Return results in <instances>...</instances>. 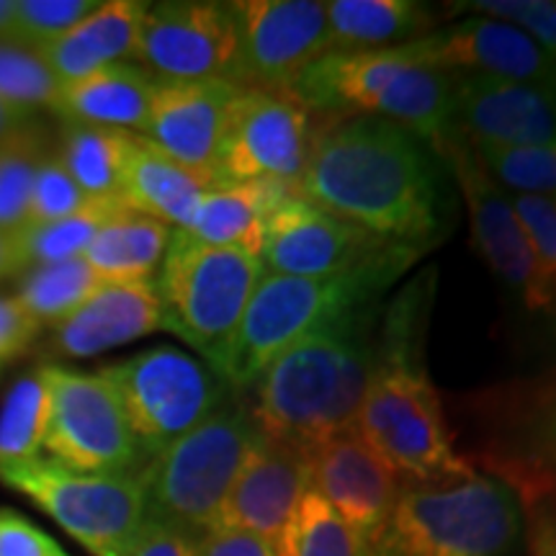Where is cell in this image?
Segmentation results:
<instances>
[{
    "mask_svg": "<svg viewBox=\"0 0 556 556\" xmlns=\"http://www.w3.org/2000/svg\"><path fill=\"white\" fill-rule=\"evenodd\" d=\"M296 191L381 240L430 245L441 222L433 160L420 139L379 116H345L317 129Z\"/></svg>",
    "mask_w": 556,
    "mask_h": 556,
    "instance_id": "obj_1",
    "label": "cell"
},
{
    "mask_svg": "<svg viewBox=\"0 0 556 556\" xmlns=\"http://www.w3.org/2000/svg\"><path fill=\"white\" fill-rule=\"evenodd\" d=\"M433 270L420 276L389 307H381L377 366L368 381L356 433L397 475L438 484L477 475L454 446L443 402L426 366V328Z\"/></svg>",
    "mask_w": 556,
    "mask_h": 556,
    "instance_id": "obj_2",
    "label": "cell"
},
{
    "mask_svg": "<svg viewBox=\"0 0 556 556\" xmlns=\"http://www.w3.org/2000/svg\"><path fill=\"white\" fill-rule=\"evenodd\" d=\"M379 317L377 304L325 325L261 374L250 413L263 438L309 454L356 428L377 366Z\"/></svg>",
    "mask_w": 556,
    "mask_h": 556,
    "instance_id": "obj_3",
    "label": "cell"
},
{
    "mask_svg": "<svg viewBox=\"0 0 556 556\" xmlns=\"http://www.w3.org/2000/svg\"><path fill=\"white\" fill-rule=\"evenodd\" d=\"M426 250L428 245L392 242L374 258L323 278L266 274L229 351L225 381L232 389H253L261 374L309 332L353 312L377 307L379 299Z\"/></svg>",
    "mask_w": 556,
    "mask_h": 556,
    "instance_id": "obj_4",
    "label": "cell"
},
{
    "mask_svg": "<svg viewBox=\"0 0 556 556\" xmlns=\"http://www.w3.org/2000/svg\"><path fill=\"white\" fill-rule=\"evenodd\" d=\"M518 492L503 479L402 486L374 556H507L520 536Z\"/></svg>",
    "mask_w": 556,
    "mask_h": 556,
    "instance_id": "obj_5",
    "label": "cell"
},
{
    "mask_svg": "<svg viewBox=\"0 0 556 556\" xmlns=\"http://www.w3.org/2000/svg\"><path fill=\"white\" fill-rule=\"evenodd\" d=\"M263 276L266 268L258 255L201 245L173 229L168 253L155 276L163 328L186 340L225 379L229 351Z\"/></svg>",
    "mask_w": 556,
    "mask_h": 556,
    "instance_id": "obj_6",
    "label": "cell"
},
{
    "mask_svg": "<svg viewBox=\"0 0 556 556\" xmlns=\"http://www.w3.org/2000/svg\"><path fill=\"white\" fill-rule=\"evenodd\" d=\"M261 438L248 402L227 400L139 469L148 518L206 536Z\"/></svg>",
    "mask_w": 556,
    "mask_h": 556,
    "instance_id": "obj_7",
    "label": "cell"
},
{
    "mask_svg": "<svg viewBox=\"0 0 556 556\" xmlns=\"http://www.w3.org/2000/svg\"><path fill=\"white\" fill-rule=\"evenodd\" d=\"M99 374L114 387L148 462L217 413L232 392L212 366L176 345H155Z\"/></svg>",
    "mask_w": 556,
    "mask_h": 556,
    "instance_id": "obj_8",
    "label": "cell"
},
{
    "mask_svg": "<svg viewBox=\"0 0 556 556\" xmlns=\"http://www.w3.org/2000/svg\"><path fill=\"white\" fill-rule=\"evenodd\" d=\"M0 484L31 500L90 556H122L148 520L139 471L86 475L37 456L0 469Z\"/></svg>",
    "mask_w": 556,
    "mask_h": 556,
    "instance_id": "obj_9",
    "label": "cell"
},
{
    "mask_svg": "<svg viewBox=\"0 0 556 556\" xmlns=\"http://www.w3.org/2000/svg\"><path fill=\"white\" fill-rule=\"evenodd\" d=\"M50 389L47 458L86 475H131L148 464L114 387L99 371L41 364Z\"/></svg>",
    "mask_w": 556,
    "mask_h": 556,
    "instance_id": "obj_10",
    "label": "cell"
},
{
    "mask_svg": "<svg viewBox=\"0 0 556 556\" xmlns=\"http://www.w3.org/2000/svg\"><path fill=\"white\" fill-rule=\"evenodd\" d=\"M135 60L160 80H232L245 86L232 3H148Z\"/></svg>",
    "mask_w": 556,
    "mask_h": 556,
    "instance_id": "obj_11",
    "label": "cell"
},
{
    "mask_svg": "<svg viewBox=\"0 0 556 556\" xmlns=\"http://www.w3.org/2000/svg\"><path fill=\"white\" fill-rule=\"evenodd\" d=\"M312 144L309 111L291 93L242 88L229 109L217 173L225 184L296 186Z\"/></svg>",
    "mask_w": 556,
    "mask_h": 556,
    "instance_id": "obj_12",
    "label": "cell"
},
{
    "mask_svg": "<svg viewBox=\"0 0 556 556\" xmlns=\"http://www.w3.org/2000/svg\"><path fill=\"white\" fill-rule=\"evenodd\" d=\"M486 415V462L497 479L528 495H556V374L495 389Z\"/></svg>",
    "mask_w": 556,
    "mask_h": 556,
    "instance_id": "obj_13",
    "label": "cell"
},
{
    "mask_svg": "<svg viewBox=\"0 0 556 556\" xmlns=\"http://www.w3.org/2000/svg\"><path fill=\"white\" fill-rule=\"evenodd\" d=\"M232 11L245 88L289 93L299 75L330 52L328 11L319 0H240Z\"/></svg>",
    "mask_w": 556,
    "mask_h": 556,
    "instance_id": "obj_14",
    "label": "cell"
},
{
    "mask_svg": "<svg viewBox=\"0 0 556 556\" xmlns=\"http://www.w3.org/2000/svg\"><path fill=\"white\" fill-rule=\"evenodd\" d=\"M438 155L446 157L454 170L479 258L486 263L497 281L520 294L528 309H539L531 248L516 217L510 193L484 170L469 139L458 129L443 142Z\"/></svg>",
    "mask_w": 556,
    "mask_h": 556,
    "instance_id": "obj_15",
    "label": "cell"
},
{
    "mask_svg": "<svg viewBox=\"0 0 556 556\" xmlns=\"http://www.w3.org/2000/svg\"><path fill=\"white\" fill-rule=\"evenodd\" d=\"M402 50L415 65L451 75H484L556 90V58L497 18L467 16L448 29L407 41Z\"/></svg>",
    "mask_w": 556,
    "mask_h": 556,
    "instance_id": "obj_16",
    "label": "cell"
},
{
    "mask_svg": "<svg viewBox=\"0 0 556 556\" xmlns=\"http://www.w3.org/2000/svg\"><path fill=\"white\" fill-rule=\"evenodd\" d=\"M309 486L377 552L400 500V475L356 433L345 430L309 451Z\"/></svg>",
    "mask_w": 556,
    "mask_h": 556,
    "instance_id": "obj_17",
    "label": "cell"
},
{
    "mask_svg": "<svg viewBox=\"0 0 556 556\" xmlns=\"http://www.w3.org/2000/svg\"><path fill=\"white\" fill-rule=\"evenodd\" d=\"M392 240L332 217L294 193L270 212L261 263L266 274L323 278L374 258Z\"/></svg>",
    "mask_w": 556,
    "mask_h": 556,
    "instance_id": "obj_18",
    "label": "cell"
},
{
    "mask_svg": "<svg viewBox=\"0 0 556 556\" xmlns=\"http://www.w3.org/2000/svg\"><path fill=\"white\" fill-rule=\"evenodd\" d=\"M242 88L245 86L232 80L157 78L142 137L186 168L219 178L217 157L222 137H225L229 109Z\"/></svg>",
    "mask_w": 556,
    "mask_h": 556,
    "instance_id": "obj_19",
    "label": "cell"
},
{
    "mask_svg": "<svg viewBox=\"0 0 556 556\" xmlns=\"http://www.w3.org/2000/svg\"><path fill=\"white\" fill-rule=\"evenodd\" d=\"M307 490L309 456L270 438H261L240 477L235 479L214 528L253 533L278 552L289 520Z\"/></svg>",
    "mask_w": 556,
    "mask_h": 556,
    "instance_id": "obj_20",
    "label": "cell"
},
{
    "mask_svg": "<svg viewBox=\"0 0 556 556\" xmlns=\"http://www.w3.org/2000/svg\"><path fill=\"white\" fill-rule=\"evenodd\" d=\"M456 129L469 142L556 144V90L484 75H454Z\"/></svg>",
    "mask_w": 556,
    "mask_h": 556,
    "instance_id": "obj_21",
    "label": "cell"
},
{
    "mask_svg": "<svg viewBox=\"0 0 556 556\" xmlns=\"http://www.w3.org/2000/svg\"><path fill=\"white\" fill-rule=\"evenodd\" d=\"M157 330L165 328L155 278L99 283V289L52 330L47 351L54 358H93Z\"/></svg>",
    "mask_w": 556,
    "mask_h": 556,
    "instance_id": "obj_22",
    "label": "cell"
},
{
    "mask_svg": "<svg viewBox=\"0 0 556 556\" xmlns=\"http://www.w3.org/2000/svg\"><path fill=\"white\" fill-rule=\"evenodd\" d=\"M407 65L402 47L328 52L299 75L289 93L307 111L325 116H368L387 83Z\"/></svg>",
    "mask_w": 556,
    "mask_h": 556,
    "instance_id": "obj_23",
    "label": "cell"
},
{
    "mask_svg": "<svg viewBox=\"0 0 556 556\" xmlns=\"http://www.w3.org/2000/svg\"><path fill=\"white\" fill-rule=\"evenodd\" d=\"M217 186H222L217 176L186 168L142 135L129 131L122 170L124 206L165 222L173 229H184L197 214L204 193Z\"/></svg>",
    "mask_w": 556,
    "mask_h": 556,
    "instance_id": "obj_24",
    "label": "cell"
},
{
    "mask_svg": "<svg viewBox=\"0 0 556 556\" xmlns=\"http://www.w3.org/2000/svg\"><path fill=\"white\" fill-rule=\"evenodd\" d=\"M144 11L148 3L142 0H106L67 34L39 47L37 54L60 83L80 80L114 62L135 60Z\"/></svg>",
    "mask_w": 556,
    "mask_h": 556,
    "instance_id": "obj_25",
    "label": "cell"
},
{
    "mask_svg": "<svg viewBox=\"0 0 556 556\" xmlns=\"http://www.w3.org/2000/svg\"><path fill=\"white\" fill-rule=\"evenodd\" d=\"M155 86V75L137 62H114L80 80L62 83L54 114L62 122L142 135Z\"/></svg>",
    "mask_w": 556,
    "mask_h": 556,
    "instance_id": "obj_26",
    "label": "cell"
},
{
    "mask_svg": "<svg viewBox=\"0 0 556 556\" xmlns=\"http://www.w3.org/2000/svg\"><path fill=\"white\" fill-rule=\"evenodd\" d=\"M294 193H299L296 186L276 180L222 184L204 193L189 227L180 232L201 245L245 250L261 258L270 212Z\"/></svg>",
    "mask_w": 556,
    "mask_h": 556,
    "instance_id": "obj_27",
    "label": "cell"
},
{
    "mask_svg": "<svg viewBox=\"0 0 556 556\" xmlns=\"http://www.w3.org/2000/svg\"><path fill=\"white\" fill-rule=\"evenodd\" d=\"M368 116H379V119L397 124L438 152L456 131L454 75L435 67L415 65L409 60V65L402 67L387 83Z\"/></svg>",
    "mask_w": 556,
    "mask_h": 556,
    "instance_id": "obj_28",
    "label": "cell"
},
{
    "mask_svg": "<svg viewBox=\"0 0 556 556\" xmlns=\"http://www.w3.org/2000/svg\"><path fill=\"white\" fill-rule=\"evenodd\" d=\"M170 238V225L119 206L103 222L83 258L101 283L150 281L163 266Z\"/></svg>",
    "mask_w": 556,
    "mask_h": 556,
    "instance_id": "obj_29",
    "label": "cell"
},
{
    "mask_svg": "<svg viewBox=\"0 0 556 556\" xmlns=\"http://www.w3.org/2000/svg\"><path fill=\"white\" fill-rule=\"evenodd\" d=\"M330 52L402 47L430 34L433 16L415 0H336L325 3Z\"/></svg>",
    "mask_w": 556,
    "mask_h": 556,
    "instance_id": "obj_30",
    "label": "cell"
},
{
    "mask_svg": "<svg viewBox=\"0 0 556 556\" xmlns=\"http://www.w3.org/2000/svg\"><path fill=\"white\" fill-rule=\"evenodd\" d=\"M129 131L65 122L60 129V148L54 150L78 189L90 201H119L122 170Z\"/></svg>",
    "mask_w": 556,
    "mask_h": 556,
    "instance_id": "obj_31",
    "label": "cell"
},
{
    "mask_svg": "<svg viewBox=\"0 0 556 556\" xmlns=\"http://www.w3.org/2000/svg\"><path fill=\"white\" fill-rule=\"evenodd\" d=\"M119 206H124L119 201H88L86 206L65 219L21 227L18 232H13L18 276L37 266L83 258L103 222Z\"/></svg>",
    "mask_w": 556,
    "mask_h": 556,
    "instance_id": "obj_32",
    "label": "cell"
},
{
    "mask_svg": "<svg viewBox=\"0 0 556 556\" xmlns=\"http://www.w3.org/2000/svg\"><path fill=\"white\" fill-rule=\"evenodd\" d=\"M99 276L90 270L86 258H75L21 274L13 299L41 330H54L99 289Z\"/></svg>",
    "mask_w": 556,
    "mask_h": 556,
    "instance_id": "obj_33",
    "label": "cell"
},
{
    "mask_svg": "<svg viewBox=\"0 0 556 556\" xmlns=\"http://www.w3.org/2000/svg\"><path fill=\"white\" fill-rule=\"evenodd\" d=\"M47 417H50V389L39 366L11 387L0 407V469L41 456Z\"/></svg>",
    "mask_w": 556,
    "mask_h": 556,
    "instance_id": "obj_34",
    "label": "cell"
},
{
    "mask_svg": "<svg viewBox=\"0 0 556 556\" xmlns=\"http://www.w3.org/2000/svg\"><path fill=\"white\" fill-rule=\"evenodd\" d=\"M50 152V137L39 122L0 142V232L13 235L26 225L34 178Z\"/></svg>",
    "mask_w": 556,
    "mask_h": 556,
    "instance_id": "obj_35",
    "label": "cell"
},
{
    "mask_svg": "<svg viewBox=\"0 0 556 556\" xmlns=\"http://www.w3.org/2000/svg\"><path fill=\"white\" fill-rule=\"evenodd\" d=\"M278 556H371L364 541L315 490L304 492L283 533Z\"/></svg>",
    "mask_w": 556,
    "mask_h": 556,
    "instance_id": "obj_36",
    "label": "cell"
},
{
    "mask_svg": "<svg viewBox=\"0 0 556 556\" xmlns=\"http://www.w3.org/2000/svg\"><path fill=\"white\" fill-rule=\"evenodd\" d=\"M469 144L507 193L556 201V144Z\"/></svg>",
    "mask_w": 556,
    "mask_h": 556,
    "instance_id": "obj_37",
    "label": "cell"
},
{
    "mask_svg": "<svg viewBox=\"0 0 556 556\" xmlns=\"http://www.w3.org/2000/svg\"><path fill=\"white\" fill-rule=\"evenodd\" d=\"M62 83L47 67L37 50L21 47L16 41H0V101L31 111L50 109L54 114Z\"/></svg>",
    "mask_w": 556,
    "mask_h": 556,
    "instance_id": "obj_38",
    "label": "cell"
},
{
    "mask_svg": "<svg viewBox=\"0 0 556 556\" xmlns=\"http://www.w3.org/2000/svg\"><path fill=\"white\" fill-rule=\"evenodd\" d=\"M510 201L531 248L539 309H552L556 304V201L520 193H510Z\"/></svg>",
    "mask_w": 556,
    "mask_h": 556,
    "instance_id": "obj_39",
    "label": "cell"
},
{
    "mask_svg": "<svg viewBox=\"0 0 556 556\" xmlns=\"http://www.w3.org/2000/svg\"><path fill=\"white\" fill-rule=\"evenodd\" d=\"M96 9L99 0H16L11 41L39 50L67 34Z\"/></svg>",
    "mask_w": 556,
    "mask_h": 556,
    "instance_id": "obj_40",
    "label": "cell"
},
{
    "mask_svg": "<svg viewBox=\"0 0 556 556\" xmlns=\"http://www.w3.org/2000/svg\"><path fill=\"white\" fill-rule=\"evenodd\" d=\"M448 9L467 16L505 21L556 58V0H469L451 3Z\"/></svg>",
    "mask_w": 556,
    "mask_h": 556,
    "instance_id": "obj_41",
    "label": "cell"
},
{
    "mask_svg": "<svg viewBox=\"0 0 556 556\" xmlns=\"http://www.w3.org/2000/svg\"><path fill=\"white\" fill-rule=\"evenodd\" d=\"M88 197L78 189L73 176H70L58 152H50L45 163L39 165L37 178H34V189L29 199V214H26V225H50V222L65 219L75 214L78 208L88 204Z\"/></svg>",
    "mask_w": 556,
    "mask_h": 556,
    "instance_id": "obj_42",
    "label": "cell"
},
{
    "mask_svg": "<svg viewBox=\"0 0 556 556\" xmlns=\"http://www.w3.org/2000/svg\"><path fill=\"white\" fill-rule=\"evenodd\" d=\"M197 533L148 518L122 556H199Z\"/></svg>",
    "mask_w": 556,
    "mask_h": 556,
    "instance_id": "obj_43",
    "label": "cell"
},
{
    "mask_svg": "<svg viewBox=\"0 0 556 556\" xmlns=\"http://www.w3.org/2000/svg\"><path fill=\"white\" fill-rule=\"evenodd\" d=\"M60 544L21 513L0 507V556H52Z\"/></svg>",
    "mask_w": 556,
    "mask_h": 556,
    "instance_id": "obj_44",
    "label": "cell"
},
{
    "mask_svg": "<svg viewBox=\"0 0 556 556\" xmlns=\"http://www.w3.org/2000/svg\"><path fill=\"white\" fill-rule=\"evenodd\" d=\"M39 332V325L18 307L16 299L0 296V368L18 358Z\"/></svg>",
    "mask_w": 556,
    "mask_h": 556,
    "instance_id": "obj_45",
    "label": "cell"
},
{
    "mask_svg": "<svg viewBox=\"0 0 556 556\" xmlns=\"http://www.w3.org/2000/svg\"><path fill=\"white\" fill-rule=\"evenodd\" d=\"M199 556H278L274 546L245 531L214 528L199 541Z\"/></svg>",
    "mask_w": 556,
    "mask_h": 556,
    "instance_id": "obj_46",
    "label": "cell"
},
{
    "mask_svg": "<svg viewBox=\"0 0 556 556\" xmlns=\"http://www.w3.org/2000/svg\"><path fill=\"white\" fill-rule=\"evenodd\" d=\"M31 122H37V114H31V111L16 109V106H11V103L0 101V142H3L5 137H11L13 131L24 129L26 124H31Z\"/></svg>",
    "mask_w": 556,
    "mask_h": 556,
    "instance_id": "obj_47",
    "label": "cell"
},
{
    "mask_svg": "<svg viewBox=\"0 0 556 556\" xmlns=\"http://www.w3.org/2000/svg\"><path fill=\"white\" fill-rule=\"evenodd\" d=\"M18 276V263H16V248H13V235L0 232V281L3 278Z\"/></svg>",
    "mask_w": 556,
    "mask_h": 556,
    "instance_id": "obj_48",
    "label": "cell"
},
{
    "mask_svg": "<svg viewBox=\"0 0 556 556\" xmlns=\"http://www.w3.org/2000/svg\"><path fill=\"white\" fill-rule=\"evenodd\" d=\"M16 0H0V41H11Z\"/></svg>",
    "mask_w": 556,
    "mask_h": 556,
    "instance_id": "obj_49",
    "label": "cell"
},
{
    "mask_svg": "<svg viewBox=\"0 0 556 556\" xmlns=\"http://www.w3.org/2000/svg\"><path fill=\"white\" fill-rule=\"evenodd\" d=\"M536 556H556V526H544L539 531Z\"/></svg>",
    "mask_w": 556,
    "mask_h": 556,
    "instance_id": "obj_50",
    "label": "cell"
},
{
    "mask_svg": "<svg viewBox=\"0 0 556 556\" xmlns=\"http://www.w3.org/2000/svg\"><path fill=\"white\" fill-rule=\"evenodd\" d=\"M52 556H70V554H67V552H62V548H58V552H54Z\"/></svg>",
    "mask_w": 556,
    "mask_h": 556,
    "instance_id": "obj_51",
    "label": "cell"
}]
</instances>
